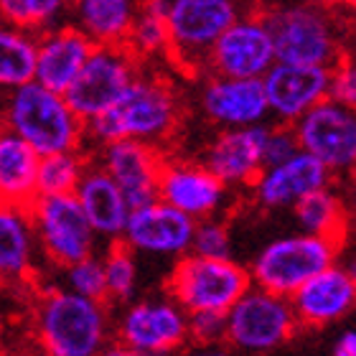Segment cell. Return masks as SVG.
<instances>
[{
  "label": "cell",
  "instance_id": "e0dca14e",
  "mask_svg": "<svg viewBox=\"0 0 356 356\" xmlns=\"http://www.w3.org/2000/svg\"><path fill=\"white\" fill-rule=\"evenodd\" d=\"M199 107L204 118L222 130L260 125L270 118L262 79L207 74L201 84Z\"/></svg>",
  "mask_w": 356,
  "mask_h": 356
},
{
  "label": "cell",
  "instance_id": "7c38bea8",
  "mask_svg": "<svg viewBox=\"0 0 356 356\" xmlns=\"http://www.w3.org/2000/svg\"><path fill=\"white\" fill-rule=\"evenodd\" d=\"M138 72L140 61L125 46H95L64 97L87 125L118 102L122 92L133 84Z\"/></svg>",
  "mask_w": 356,
  "mask_h": 356
},
{
  "label": "cell",
  "instance_id": "8fae6325",
  "mask_svg": "<svg viewBox=\"0 0 356 356\" xmlns=\"http://www.w3.org/2000/svg\"><path fill=\"white\" fill-rule=\"evenodd\" d=\"M293 133L300 150L326 165L331 176L356 171V107L326 97L293 122Z\"/></svg>",
  "mask_w": 356,
  "mask_h": 356
},
{
  "label": "cell",
  "instance_id": "2e32d148",
  "mask_svg": "<svg viewBox=\"0 0 356 356\" xmlns=\"http://www.w3.org/2000/svg\"><path fill=\"white\" fill-rule=\"evenodd\" d=\"M97 165L120 186L130 207L158 199V178L163 168V153L156 145L138 140H112L97 145Z\"/></svg>",
  "mask_w": 356,
  "mask_h": 356
},
{
  "label": "cell",
  "instance_id": "7402d4cb",
  "mask_svg": "<svg viewBox=\"0 0 356 356\" xmlns=\"http://www.w3.org/2000/svg\"><path fill=\"white\" fill-rule=\"evenodd\" d=\"M92 49H95V44L69 21L38 33L33 82L64 95L69 84L76 79V74L82 72Z\"/></svg>",
  "mask_w": 356,
  "mask_h": 356
},
{
  "label": "cell",
  "instance_id": "e575fe53",
  "mask_svg": "<svg viewBox=\"0 0 356 356\" xmlns=\"http://www.w3.org/2000/svg\"><path fill=\"white\" fill-rule=\"evenodd\" d=\"M328 97L356 107V56H346V54H343L341 59L331 67Z\"/></svg>",
  "mask_w": 356,
  "mask_h": 356
},
{
  "label": "cell",
  "instance_id": "836d02e7",
  "mask_svg": "<svg viewBox=\"0 0 356 356\" xmlns=\"http://www.w3.org/2000/svg\"><path fill=\"white\" fill-rule=\"evenodd\" d=\"M191 252L199 257H211V260H227L232 257V234L227 224L216 216L199 219L193 227Z\"/></svg>",
  "mask_w": 356,
  "mask_h": 356
},
{
  "label": "cell",
  "instance_id": "44dd1931",
  "mask_svg": "<svg viewBox=\"0 0 356 356\" xmlns=\"http://www.w3.org/2000/svg\"><path fill=\"white\" fill-rule=\"evenodd\" d=\"M290 305L298 318V326H331L356 308V285L349 273L334 262L318 275H313L311 280H305L290 296Z\"/></svg>",
  "mask_w": 356,
  "mask_h": 356
},
{
  "label": "cell",
  "instance_id": "ac0fdd59",
  "mask_svg": "<svg viewBox=\"0 0 356 356\" xmlns=\"http://www.w3.org/2000/svg\"><path fill=\"white\" fill-rule=\"evenodd\" d=\"M227 196L229 188L207 165L163 161L158 178V199L191 216L193 222L219 214V209L227 204Z\"/></svg>",
  "mask_w": 356,
  "mask_h": 356
},
{
  "label": "cell",
  "instance_id": "4316f807",
  "mask_svg": "<svg viewBox=\"0 0 356 356\" xmlns=\"http://www.w3.org/2000/svg\"><path fill=\"white\" fill-rule=\"evenodd\" d=\"M38 36L0 21V95L33 82Z\"/></svg>",
  "mask_w": 356,
  "mask_h": 356
},
{
  "label": "cell",
  "instance_id": "b9f144b4",
  "mask_svg": "<svg viewBox=\"0 0 356 356\" xmlns=\"http://www.w3.org/2000/svg\"><path fill=\"white\" fill-rule=\"evenodd\" d=\"M316 3H323V6H331V8H334V6H341L343 0H316Z\"/></svg>",
  "mask_w": 356,
  "mask_h": 356
},
{
  "label": "cell",
  "instance_id": "d6a6232c",
  "mask_svg": "<svg viewBox=\"0 0 356 356\" xmlns=\"http://www.w3.org/2000/svg\"><path fill=\"white\" fill-rule=\"evenodd\" d=\"M64 288L76 293V296L92 298V300H104L107 303V290H104V267L99 254L84 257L79 262L64 267Z\"/></svg>",
  "mask_w": 356,
  "mask_h": 356
},
{
  "label": "cell",
  "instance_id": "ffe728a7",
  "mask_svg": "<svg viewBox=\"0 0 356 356\" xmlns=\"http://www.w3.org/2000/svg\"><path fill=\"white\" fill-rule=\"evenodd\" d=\"M326 186H331V173L326 165L298 150L282 163L265 165L250 188L262 209H293L308 193Z\"/></svg>",
  "mask_w": 356,
  "mask_h": 356
},
{
  "label": "cell",
  "instance_id": "83f0119b",
  "mask_svg": "<svg viewBox=\"0 0 356 356\" xmlns=\"http://www.w3.org/2000/svg\"><path fill=\"white\" fill-rule=\"evenodd\" d=\"M296 211V222L300 232L305 234H316V237H326L334 242H341L343 229H346V214H343V204L339 193L326 186L318 191L308 193L293 207Z\"/></svg>",
  "mask_w": 356,
  "mask_h": 356
},
{
  "label": "cell",
  "instance_id": "7bdbcfd3",
  "mask_svg": "<svg viewBox=\"0 0 356 356\" xmlns=\"http://www.w3.org/2000/svg\"><path fill=\"white\" fill-rule=\"evenodd\" d=\"M343 6L349 8L351 13H356V0H343Z\"/></svg>",
  "mask_w": 356,
  "mask_h": 356
},
{
  "label": "cell",
  "instance_id": "74e56055",
  "mask_svg": "<svg viewBox=\"0 0 356 356\" xmlns=\"http://www.w3.org/2000/svg\"><path fill=\"white\" fill-rule=\"evenodd\" d=\"M334 356H356V331H343L336 339Z\"/></svg>",
  "mask_w": 356,
  "mask_h": 356
},
{
  "label": "cell",
  "instance_id": "277c9868",
  "mask_svg": "<svg viewBox=\"0 0 356 356\" xmlns=\"http://www.w3.org/2000/svg\"><path fill=\"white\" fill-rule=\"evenodd\" d=\"M0 127L26 140L38 156L82 150L87 138V125L67 97L38 82L0 95Z\"/></svg>",
  "mask_w": 356,
  "mask_h": 356
},
{
  "label": "cell",
  "instance_id": "30bf717a",
  "mask_svg": "<svg viewBox=\"0 0 356 356\" xmlns=\"http://www.w3.org/2000/svg\"><path fill=\"white\" fill-rule=\"evenodd\" d=\"M112 336L140 356H171L188 341V313L173 298L135 300L112 323Z\"/></svg>",
  "mask_w": 356,
  "mask_h": 356
},
{
  "label": "cell",
  "instance_id": "ab89813d",
  "mask_svg": "<svg viewBox=\"0 0 356 356\" xmlns=\"http://www.w3.org/2000/svg\"><path fill=\"white\" fill-rule=\"evenodd\" d=\"M186 356H232V354L214 343V346H199L196 351H191V354H186Z\"/></svg>",
  "mask_w": 356,
  "mask_h": 356
},
{
  "label": "cell",
  "instance_id": "f35d334b",
  "mask_svg": "<svg viewBox=\"0 0 356 356\" xmlns=\"http://www.w3.org/2000/svg\"><path fill=\"white\" fill-rule=\"evenodd\" d=\"M97 356H140V354H135L133 349H127V346L115 341V343H110V346H104Z\"/></svg>",
  "mask_w": 356,
  "mask_h": 356
},
{
  "label": "cell",
  "instance_id": "9a60e30c",
  "mask_svg": "<svg viewBox=\"0 0 356 356\" xmlns=\"http://www.w3.org/2000/svg\"><path fill=\"white\" fill-rule=\"evenodd\" d=\"M331 69L308 64L275 61L262 76L267 110L280 125H293L298 118L328 97Z\"/></svg>",
  "mask_w": 356,
  "mask_h": 356
},
{
  "label": "cell",
  "instance_id": "f546056e",
  "mask_svg": "<svg viewBox=\"0 0 356 356\" xmlns=\"http://www.w3.org/2000/svg\"><path fill=\"white\" fill-rule=\"evenodd\" d=\"M89 165V158H84L82 150H67V153H51L38 158L36 171V196H64L74 193L84 171Z\"/></svg>",
  "mask_w": 356,
  "mask_h": 356
},
{
  "label": "cell",
  "instance_id": "ba28073f",
  "mask_svg": "<svg viewBox=\"0 0 356 356\" xmlns=\"http://www.w3.org/2000/svg\"><path fill=\"white\" fill-rule=\"evenodd\" d=\"M224 341L245 354H267L280 349L298 331L290 298L257 285H252L224 313Z\"/></svg>",
  "mask_w": 356,
  "mask_h": 356
},
{
  "label": "cell",
  "instance_id": "60d3db41",
  "mask_svg": "<svg viewBox=\"0 0 356 356\" xmlns=\"http://www.w3.org/2000/svg\"><path fill=\"white\" fill-rule=\"evenodd\" d=\"M341 267H343V270H346V273H349V277H351V280H354V285H356V254H354V257H351L349 262H346V265H341Z\"/></svg>",
  "mask_w": 356,
  "mask_h": 356
},
{
  "label": "cell",
  "instance_id": "4dcf8cb0",
  "mask_svg": "<svg viewBox=\"0 0 356 356\" xmlns=\"http://www.w3.org/2000/svg\"><path fill=\"white\" fill-rule=\"evenodd\" d=\"M69 10L72 0H0V21L36 36L69 21Z\"/></svg>",
  "mask_w": 356,
  "mask_h": 356
},
{
  "label": "cell",
  "instance_id": "d4e9b609",
  "mask_svg": "<svg viewBox=\"0 0 356 356\" xmlns=\"http://www.w3.org/2000/svg\"><path fill=\"white\" fill-rule=\"evenodd\" d=\"M38 254L29 209L0 204V282L29 280Z\"/></svg>",
  "mask_w": 356,
  "mask_h": 356
},
{
  "label": "cell",
  "instance_id": "d6986e66",
  "mask_svg": "<svg viewBox=\"0 0 356 356\" xmlns=\"http://www.w3.org/2000/svg\"><path fill=\"white\" fill-rule=\"evenodd\" d=\"M267 122L250 127L222 130L209 145L204 165L222 181L227 188L252 186L265 168V138Z\"/></svg>",
  "mask_w": 356,
  "mask_h": 356
},
{
  "label": "cell",
  "instance_id": "1f68e13d",
  "mask_svg": "<svg viewBox=\"0 0 356 356\" xmlns=\"http://www.w3.org/2000/svg\"><path fill=\"white\" fill-rule=\"evenodd\" d=\"M104 267V290L107 303H127L138 293V260L135 252L127 250L122 242H110L107 252L102 254Z\"/></svg>",
  "mask_w": 356,
  "mask_h": 356
},
{
  "label": "cell",
  "instance_id": "d590c367",
  "mask_svg": "<svg viewBox=\"0 0 356 356\" xmlns=\"http://www.w3.org/2000/svg\"><path fill=\"white\" fill-rule=\"evenodd\" d=\"M224 313H188V341H196L199 346H214L224 341Z\"/></svg>",
  "mask_w": 356,
  "mask_h": 356
},
{
  "label": "cell",
  "instance_id": "603a6c76",
  "mask_svg": "<svg viewBox=\"0 0 356 356\" xmlns=\"http://www.w3.org/2000/svg\"><path fill=\"white\" fill-rule=\"evenodd\" d=\"M74 196L82 211L87 214V222L92 224L97 237L107 239V242H118L133 207L127 204L120 186L104 173V168L89 161Z\"/></svg>",
  "mask_w": 356,
  "mask_h": 356
},
{
  "label": "cell",
  "instance_id": "5bb4252c",
  "mask_svg": "<svg viewBox=\"0 0 356 356\" xmlns=\"http://www.w3.org/2000/svg\"><path fill=\"white\" fill-rule=\"evenodd\" d=\"M193 227L196 222L191 216L168 207L165 201L153 199L130 209L125 229L118 242H122L135 254L184 257L186 252H191Z\"/></svg>",
  "mask_w": 356,
  "mask_h": 356
},
{
  "label": "cell",
  "instance_id": "8992f818",
  "mask_svg": "<svg viewBox=\"0 0 356 356\" xmlns=\"http://www.w3.org/2000/svg\"><path fill=\"white\" fill-rule=\"evenodd\" d=\"M252 288V277L245 265L227 260H211L186 252L173 265L165 290L186 313H227L247 290Z\"/></svg>",
  "mask_w": 356,
  "mask_h": 356
},
{
  "label": "cell",
  "instance_id": "5b68a950",
  "mask_svg": "<svg viewBox=\"0 0 356 356\" xmlns=\"http://www.w3.org/2000/svg\"><path fill=\"white\" fill-rule=\"evenodd\" d=\"M254 3L260 0H168V59L188 74H204L209 49Z\"/></svg>",
  "mask_w": 356,
  "mask_h": 356
},
{
  "label": "cell",
  "instance_id": "8d00e7d4",
  "mask_svg": "<svg viewBox=\"0 0 356 356\" xmlns=\"http://www.w3.org/2000/svg\"><path fill=\"white\" fill-rule=\"evenodd\" d=\"M300 145H298V138L293 133V125H270L267 127V138H265V165H275L288 161L290 156H296Z\"/></svg>",
  "mask_w": 356,
  "mask_h": 356
},
{
  "label": "cell",
  "instance_id": "52a82bcc",
  "mask_svg": "<svg viewBox=\"0 0 356 356\" xmlns=\"http://www.w3.org/2000/svg\"><path fill=\"white\" fill-rule=\"evenodd\" d=\"M339 257V242L316 234H288L267 242L254 254L250 270L252 285L290 298L305 280L331 267Z\"/></svg>",
  "mask_w": 356,
  "mask_h": 356
},
{
  "label": "cell",
  "instance_id": "f1b7e54d",
  "mask_svg": "<svg viewBox=\"0 0 356 356\" xmlns=\"http://www.w3.org/2000/svg\"><path fill=\"white\" fill-rule=\"evenodd\" d=\"M168 0H143L140 13L127 33L125 49L138 61L168 56V26H165Z\"/></svg>",
  "mask_w": 356,
  "mask_h": 356
},
{
  "label": "cell",
  "instance_id": "cb8c5ba5",
  "mask_svg": "<svg viewBox=\"0 0 356 356\" xmlns=\"http://www.w3.org/2000/svg\"><path fill=\"white\" fill-rule=\"evenodd\" d=\"M143 0H72L74 23L95 46H125Z\"/></svg>",
  "mask_w": 356,
  "mask_h": 356
},
{
  "label": "cell",
  "instance_id": "9c48e42d",
  "mask_svg": "<svg viewBox=\"0 0 356 356\" xmlns=\"http://www.w3.org/2000/svg\"><path fill=\"white\" fill-rule=\"evenodd\" d=\"M31 224L36 232L38 252L54 267H64L97 254V242L92 224L82 211L74 193L64 196H36L29 207Z\"/></svg>",
  "mask_w": 356,
  "mask_h": 356
},
{
  "label": "cell",
  "instance_id": "484cf974",
  "mask_svg": "<svg viewBox=\"0 0 356 356\" xmlns=\"http://www.w3.org/2000/svg\"><path fill=\"white\" fill-rule=\"evenodd\" d=\"M38 153L15 133L0 127V204L29 209L36 199Z\"/></svg>",
  "mask_w": 356,
  "mask_h": 356
},
{
  "label": "cell",
  "instance_id": "4fadbf2b",
  "mask_svg": "<svg viewBox=\"0 0 356 356\" xmlns=\"http://www.w3.org/2000/svg\"><path fill=\"white\" fill-rule=\"evenodd\" d=\"M275 64V46L262 13L254 8L239 15L207 54L204 74L262 79Z\"/></svg>",
  "mask_w": 356,
  "mask_h": 356
},
{
  "label": "cell",
  "instance_id": "7a4b0ae2",
  "mask_svg": "<svg viewBox=\"0 0 356 356\" xmlns=\"http://www.w3.org/2000/svg\"><path fill=\"white\" fill-rule=\"evenodd\" d=\"M33 334L44 356H97L112 343V313L104 300L49 288L33 305Z\"/></svg>",
  "mask_w": 356,
  "mask_h": 356
},
{
  "label": "cell",
  "instance_id": "6da1fadb",
  "mask_svg": "<svg viewBox=\"0 0 356 356\" xmlns=\"http://www.w3.org/2000/svg\"><path fill=\"white\" fill-rule=\"evenodd\" d=\"M181 120V102L173 84L161 74L138 72L133 84L99 118L87 122V138L95 145L112 140H138L161 145Z\"/></svg>",
  "mask_w": 356,
  "mask_h": 356
},
{
  "label": "cell",
  "instance_id": "3957f363",
  "mask_svg": "<svg viewBox=\"0 0 356 356\" xmlns=\"http://www.w3.org/2000/svg\"><path fill=\"white\" fill-rule=\"evenodd\" d=\"M275 46V61L334 67L343 56L341 26L334 8L316 0H260Z\"/></svg>",
  "mask_w": 356,
  "mask_h": 356
}]
</instances>
